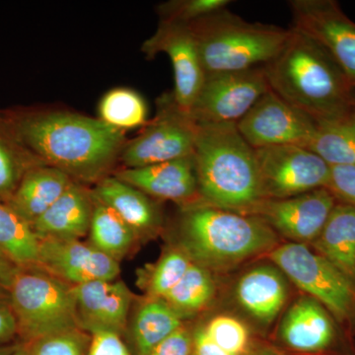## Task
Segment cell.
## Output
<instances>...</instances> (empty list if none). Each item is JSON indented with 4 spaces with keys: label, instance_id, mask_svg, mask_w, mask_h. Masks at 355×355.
Wrapping results in <instances>:
<instances>
[{
    "label": "cell",
    "instance_id": "obj_24",
    "mask_svg": "<svg viewBox=\"0 0 355 355\" xmlns=\"http://www.w3.org/2000/svg\"><path fill=\"white\" fill-rule=\"evenodd\" d=\"M181 327V315L164 299L149 298L140 306L133 320L132 333L137 354L149 355Z\"/></svg>",
    "mask_w": 355,
    "mask_h": 355
},
{
    "label": "cell",
    "instance_id": "obj_19",
    "mask_svg": "<svg viewBox=\"0 0 355 355\" xmlns=\"http://www.w3.org/2000/svg\"><path fill=\"white\" fill-rule=\"evenodd\" d=\"M93 205L91 191L74 181L32 224L33 230L40 240H80L89 233Z\"/></svg>",
    "mask_w": 355,
    "mask_h": 355
},
{
    "label": "cell",
    "instance_id": "obj_21",
    "mask_svg": "<svg viewBox=\"0 0 355 355\" xmlns=\"http://www.w3.org/2000/svg\"><path fill=\"white\" fill-rule=\"evenodd\" d=\"M91 193L113 209L137 236L150 234L160 225V214L150 198L116 176L103 178Z\"/></svg>",
    "mask_w": 355,
    "mask_h": 355
},
{
    "label": "cell",
    "instance_id": "obj_45",
    "mask_svg": "<svg viewBox=\"0 0 355 355\" xmlns=\"http://www.w3.org/2000/svg\"><path fill=\"white\" fill-rule=\"evenodd\" d=\"M246 355H258V354H247Z\"/></svg>",
    "mask_w": 355,
    "mask_h": 355
},
{
    "label": "cell",
    "instance_id": "obj_16",
    "mask_svg": "<svg viewBox=\"0 0 355 355\" xmlns=\"http://www.w3.org/2000/svg\"><path fill=\"white\" fill-rule=\"evenodd\" d=\"M39 266L70 286L114 280L119 261L79 240H40Z\"/></svg>",
    "mask_w": 355,
    "mask_h": 355
},
{
    "label": "cell",
    "instance_id": "obj_15",
    "mask_svg": "<svg viewBox=\"0 0 355 355\" xmlns=\"http://www.w3.org/2000/svg\"><path fill=\"white\" fill-rule=\"evenodd\" d=\"M141 51L147 58L159 53L169 57L174 70L173 99L182 111L190 114L207 76L190 26L161 21L156 32L142 44Z\"/></svg>",
    "mask_w": 355,
    "mask_h": 355
},
{
    "label": "cell",
    "instance_id": "obj_13",
    "mask_svg": "<svg viewBox=\"0 0 355 355\" xmlns=\"http://www.w3.org/2000/svg\"><path fill=\"white\" fill-rule=\"evenodd\" d=\"M236 125L254 149L289 144L306 147L314 135L317 121L270 89Z\"/></svg>",
    "mask_w": 355,
    "mask_h": 355
},
{
    "label": "cell",
    "instance_id": "obj_30",
    "mask_svg": "<svg viewBox=\"0 0 355 355\" xmlns=\"http://www.w3.org/2000/svg\"><path fill=\"white\" fill-rule=\"evenodd\" d=\"M214 291L216 286L209 268L193 261L164 300L182 316L205 308L214 297Z\"/></svg>",
    "mask_w": 355,
    "mask_h": 355
},
{
    "label": "cell",
    "instance_id": "obj_14",
    "mask_svg": "<svg viewBox=\"0 0 355 355\" xmlns=\"http://www.w3.org/2000/svg\"><path fill=\"white\" fill-rule=\"evenodd\" d=\"M336 200L326 188L282 200H263L246 216L258 217L294 243L311 244L328 221Z\"/></svg>",
    "mask_w": 355,
    "mask_h": 355
},
{
    "label": "cell",
    "instance_id": "obj_23",
    "mask_svg": "<svg viewBox=\"0 0 355 355\" xmlns=\"http://www.w3.org/2000/svg\"><path fill=\"white\" fill-rule=\"evenodd\" d=\"M311 249L355 282V207L338 202Z\"/></svg>",
    "mask_w": 355,
    "mask_h": 355
},
{
    "label": "cell",
    "instance_id": "obj_26",
    "mask_svg": "<svg viewBox=\"0 0 355 355\" xmlns=\"http://www.w3.org/2000/svg\"><path fill=\"white\" fill-rule=\"evenodd\" d=\"M0 250L19 268L39 266L38 236L6 202L0 203Z\"/></svg>",
    "mask_w": 355,
    "mask_h": 355
},
{
    "label": "cell",
    "instance_id": "obj_44",
    "mask_svg": "<svg viewBox=\"0 0 355 355\" xmlns=\"http://www.w3.org/2000/svg\"><path fill=\"white\" fill-rule=\"evenodd\" d=\"M13 355H27V349H26L25 345L21 343V347Z\"/></svg>",
    "mask_w": 355,
    "mask_h": 355
},
{
    "label": "cell",
    "instance_id": "obj_10",
    "mask_svg": "<svg viewBox=\"0 0 355 355\" xmlns=\"http://www.w3.org/2000/svg\"><path fill=\"white\" fill-rule=\"evenodd\" d=\"M268 90L263 67L207 74L190 116L197 123H237Z\"/></svg>",
    "mask_w": 355,
    "mask_h": 355
},
{
    "label": "cell",
    "instance_id": "obj_28",
    "mask_svg": "<svg viewBox=\"0 0 355 355\" xmlns=\"http://www.w3.org/2000/svg\"><path fill=\"white\" fill-rule=\"evenodd\" d=\"M42 164L43 161L21 141L14 128L0 125V198L4 202L13 195L26 173Z\"/></svg>",
    "mask_w": 355,
    "mask_h": 355
},
{
    "label": "cell",
    "instance_id": "obj_5",
    "mask_svg": "<svg viewBox=\"0 0 355 355\" xmlns=\"http://www.w3.org/2000/svg\"><path fill=\"white\" fill-rule=\"evenodd\" d=\"M189 26L205 76L263 67L279 55L291 35V29L247 22L226 8Z\"/></svg>",
    "mask_w": 355,
    "mask_h": 355
},
{
    "label": "cell",
    "instance_id": "obj_20",
    "mask_svg": "<svg viewBox=\"0 0 355 355\" xmlns=\"http://www.w3.org/2000/svg\"><path fill=\"white\" fill-rule=\"evenodd\" d=\"M287 295L284 275L277 266H256L243 275L236 286V299L240 306L265 324L272 323L277 317Z\"/></svg>",
    "mask_w": 355,
    "mask_h": 355
},
{
    "label": "cell",
    "instance_id": "obj_22",
    "mask_svg": "<svg viewBox=\"0 0 355 355\" xmlns=\"http://www.w3.org/2000/svg\"><path fill=\"white\" fill-rule=\"evenodd\" d=\"M73 182L69 175L57 168L38 165L26 173L6 203L32 225Z\"/></svg>",
    "mask_w": 355,
    "mask_h": 355
},
{
    "label": "cell",
    "instance_id": "obj_38",
    "mask_svg": "<svg viewBox=\"0 0 355 355\" xmlns=\"http://www.w3.org/2000/svg\"><path fill=\"white\" fill-rule=\"evenodd\" d=\"M18 336L17 323L8 300L0 301V345L13 343Z\"/></svg>",
    "mask_w": 355,
    "mask_h": 355
},
{
    "label": "cell",
    "instance_id": "obj_1",
    "mask_svg": "<svg viewBox=\"0 0 355 355\" xmlns=\"http://www.w3.org/2000/svg\"><path fill=\"white\" fill-rule=\"evenodd\" d=\"M21 141L46 165L78 183L108 176L125 146V132L70 112L29 114L14 125Z\"/></svg>",
    "mask_w": 355,
    "mask_h": 355
},
{
    "label": "cell",
    "instance_id": "obj_11",
    "mask_svg": "<svg viewBox=\"0 0 355 355\" xmlns=\"http://www.w3.org/2000/svg\"><path fill=\"white\" fill-rule=\"evenodd\" d=\"M293 27L322 46L355 87V23L335 0L289 1Z\"/></svg>",
    "mask_w": 355,
    "mask_h": 355
},
{
    "label": "cell",
    "instance_id": "obj_40",
    "mask_svg": "<svg viewBox=\"0 0 355 355\" xmlns=\"http://www.w3.org/2000/svg\"><path fill=\"white\" fill-rule=\"evenodd\" d=\"M19 266L15 265L3 252L0 250V286L8 291Z\"/></svg>",
    "mask_w": 355,
    "mask_h": 355
},
{
    "label": "cell",
    "instance_id": "obj_43",
    "mask_svg": "<svg viewBox=\"0 0 355 355\" xmlns=\"http://www.w3.org/2000/svg\"><path fill=\"white\" fill-rule=\"evenodd\" d=\"M8 300V291L0 286V301Z\"/></svg>",
    "mask_w": 355,
    "mask_h": 355
},
{
    "label": "cell",
    "instance_id": "obj_31",
    "mask_svg": "<svg viewBox=\"0 0 355 355\" xmlns=\"http://www.w3.org/2000/svg\"><path fill=\"white\" fill-rule=\"evenodd\" d=\"M191 263L193 261L181 248H174L166 252L149 272L146 282L149 298L164 299Z\"/></svg>",
    "mask_w": 355,
    "mask_h": 355
},
{
    "label": "cell",
    "instance_id": "obj_39",
    "mask_svg": "<svg viewBox=\"0 0 355 355\" xmlns=\"http://www.w3.org/2000/svg\"><path fill=\"white\" fill-rule=\"evenodd\" d=\"M193 355H233L221 349L207 336L205 328H200L193 335Z\"/></svg>",
    "mask_w": 355,
    "mask_h": 355
},
{
    "label": "cell",
    "instance_id": "obj_17",
    "mask_svg": "<svg viewBox=\"0 0 355 355\" xmlns=\"http://www.w3.org/2000/svg\"><path fill=\"white\" fill-rule=\"evenodd\" d=\"M76 301L79 328L89 335L125 330L132 293L121 280H97L72 286Z\"/></svg>",
    "mask_w": 355,
    "mask_h": 355
},
{
    "label": "cell",
    "instance_id": "obj_2",
    "mask_svg": "<svg viewBox=\"0 0 355 355\" xmlns=\"http://www.w3.org/2000/svg\"><path fill=\"white\" fill-rule=\"evenodd\" d=\"M263 65L270 90L316 121L354 114L355 87L331 55L296 30Z\"/></svg>",
    "mask_w": 355,
    "mask_h": 355
},
{
    "label": "cell",
    "instance_id": "obj_34",
    "mask_svg": "<svg viewBox=\"0 0 355 355\" xmlns=\"http://www.w3.org/2000/svg\"><path fill=\"white\" fill-rule=\"evenodd\" d=\"M229 0H173L158 6L161 21L189 25L227 8Z\"/></svg>",
    "mask_w": 355,
    "mask_h": 355
},
{
    "label": "cell",
    "instance_id": "obj_36",
    "mask_svg": "<svg viewBox=\"0 0 355 355\" xmlns=\"http://www.w3.org/2000/svg\"><path fill=\"white\" fill-rule=\"evenodd\" d=\"M90 336L86 355H132L118 334L96 331Z\"/></svg>",
    "mask_w": 355,
    "mask_h": 355
},
{
    "label": "cell",
    "instance_id": "obj_25",
    "mask_svg": "<svg viewBox=\"0 0 355 355\" xmlns=\"http://www.w3.org/2000/svg\"><path fill=\"white\" fill-rule=\"evenodd\" d=\"M306 148L327 164H355V116L317 121L316 130Z\"/></svg>",
    "mask_w": 355,
    "mask_h": 355
},
{
    "label": "cell",
    "instance_id": "obj_46",
    "mask_svg": "<svg viewBox=\"0 0 355 355\" xmlns=\"http://www.w3.org/2000/svg\"><path fill=\"white\" fill-rule=\"evenodd\" d=\"M354 114L355 116V104H354Z\"/></svg>",
    "mask_w": 355,
    "mask_h": 355
},
{
    "label": "cell",
    "instance_id": "obj_18",
    "mask_svg": "<svg viewBox=\"0 0 355 355\" xmlns=\"http://www.w3.org/2000/svg\"><path fill=\"white\" fill-rule=\"evenodd\" d=\"M114 176L132 184L148 197L197 205L202 198L198 191L193 155L140 168H125Z\"/></svg>",
    "mask_w": 355,
    "mask_h": 355
},
{
    "label": "cell",
    "instance_id": "obj_41",
    "mask_svg": "<svg viewBox=\"0 0 355 355\" xmlns=\"http://www.w3.org/2000/svg\"><path fill=\"white\" fill-rule=\"evenodd\" d=\"M21 347V343H9V345H0V355H13Z\"/></svg>",
    "mask_w": 355,
    "mask_h": 355
},
{
    "label": "cell",
    "instance_id": "obj_8",
    "mask_svg": "<svg viewBox=\"0 0 355 355\" xmlns=\"http://www.w3.org/2000/svg\"><path fill=\"white\" fill-rule=\"evenodd\" d=\"M197 133L190 114L177 106L172 94L165 95L155 119L123 146L121 162L125 168H140L193 155Z\"/></svg>",
    "mask_w": 355,
    "mask_h": 355
},
{
    "label": "cell",
    "instance_id": "obj_7",
    "mask_svg": "<svg viewBox=\"0 0 355 355\" xmlns=\"http://www.w3.org/2000/svg\"><path fill=\"white\" fill-rule=\"evenodd\" d=\"M270 261L310 297L355 335V282L308 245L286 243L270 252Z\"/></svg>",
    "mask_w": 355,
    "mask_h": 355
},
{
    "label": "cell",
    "instance_id": "obj_12",
    "mask_svg": "<svg viewBox=\"0 0 355 355\" xmlns=\"http://www.w3.org/2000/svg\"><path fill=\"white\" fill-rule=\"evenodd\" d=\"M280 338L287 347L313 355H354L350 334L316 299L304 296L286 311Z\"/></svg>",
    "mask_w": 355,
    "mask_h": 355
},
{
    "label": "cell",
    "instance_id": "obj_35",
    "mask_svg": "<svg viewBox=\"0 0 355 355\" xmlns=\"http://www.w3.org/2000/svg\"><path fill=\"white\" fill-rule=\"evenodd\" d=\"M326 189L336 202L355 207V164L330 166Z\"/></svg>",
    "mask_w": 355,
    "mask_h": 355
},
{
    "label": "cell",
    "instance_id": "obj_42",
    "mask_svg": "<svg viewBox=\"0 0 355 355\" xmlns=\"http://www.w3.org/2000/svg\"><path fill=\"white\" fill-rule=\"evenodd\" d=\"M257 354H258V355H287L284 354V352H280L279 349L272 347H261Z\"/></svg>",
    "mask_w": 355,
    "mask_h": 355
},
{
    "label": "cell",
    "instance_id": "obj_27",
    "mask_svg": "<svg viewBox=\"0 0 355 355\" xmlns=\"http://www.w3.org/2000/svg\"><path fill=\"white\" fill-rule=\"evenodd\" d=\"M93 214L91 218V244L119 261L130 251L137 234L113 209L93 197Z\"/></svg>",
    "mask_w": 355,
    "mask_h": 355
},
{
    "label": "cell",
    "instance_id": "obj_32",
    "mask_svg": "<svg viewBox=\"0 0 355 355\" xmlns=\"http://www.w3.org/2000/svg\"><path fill=\"white\" fill-rule=\"evenodd\" d=\"M90 338L85 331L73 329L24 345L27 355H86Z\"/></svg>",
    "mask_w": 355,
    "mask_h": 355
},
{
    "label": "cell",
    "instance_id": "obj_37",
    "mask_svg": "<svg viewBox=\"0 0 355 355\" xmlns=\"http://www.w3.org/2000/svg\"><path fill=\"white\" fill-rule=\"evenodd\" d=\"M193 336L181 327L172 335L159 343L149 355H191Z\"/></svg>",
    "mask_w": 355,
    "mask_h": 355
},
{
    "label": "cell",
    "instance_id": "obj_29",
    "mask_svg": "<svg viewBox=\"0 0 355 355\" xmlns=\"http://www.w3.org/2000/svg\"><path fill=\"white\" fill-rule=\"evenodd\" d=\"M98 119L103 123L125 132L146 123L147 105L137 91L114 88L103 96L98 106Z\"/></svg>",
    "mask_w": 355,
    "mask_h": 355
},
{
    "label": "cell",
    "instance_id": "obj_6",
    "mask_svg": "<svg viewBox=\"0 0 355 355\" xmlns=\"http://www.w3.org/2000/svg\"><path fill=\"white\" fill-rule=\"evenodd\" d=\"M22 345L80 329L73 288L40 266L19 268L8 289Z\"/></svg>",
    "mask_w": 355,
    "mask_h": 355
},
{
    "label": "cell",
    "instance_id": "obj_4",
    "mask_svg": "<svg viewBox=\"0 0 355 355\" xmlns=\"http://www.w3.org/2000/svg\"><path fill=\"white\" fill-rule=\"evenodd\" d=\"M179 232L180 248L209 270L230 268L279 246V236L258 217L202 202L184 209Z\"/></svg>",
    "mask_w": 355,
    "mask_h": 355
},
{
    "label": "cell",
    "instance_id": "obj_33",
    "mask_svg": "<svg viewBox=\"0 0 355 355\" xmlns=\"http://www.w3.org/2000/svg\"><path fill=\"white\" fill-rule=\"evenodd\" d=\"M207 336L221 349L233 355H246L249 347V331L239 320L220 315L210 320L205 327Z\"/></svg>",
    "mask_w": 355,
    "mask_h": 355
},
{
    "label": "cell",
    "instance_id": "obj_3",
    "mask_svg": "<svg viewBox=\"0 0 355 355\" xmlns=\"http://www.w3.org/2000/svg\"><path fill=\"white\" fill-rule=\"evenodd\" d=\"M193 159L205 205L246 216L263 200L256 151L236 123H198Z\"/></svg>",
    "mask_w": 355,
    "mask_h": 355
},
{
    "label": "cell",
    "instance_id": "obj_9",
    "mask_svg": "<svg viewBox=\"0 0 355 355\" xmlns=\"http://www.w3.org/2000/svg\"><path fill=\"white\" fill-rule=\"evenodd\" d=\"M263 200H282L326 188L330 165L300 146L254 149Z\"/></svg>",
    "mask_w": 355,
    "mask_h": 355
}]
</instances>
